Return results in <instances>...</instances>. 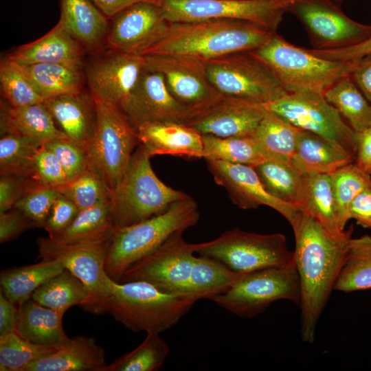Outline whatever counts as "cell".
<instances>
[{"mask_svg":"<svg viewBox=\"0 0 371 371\" xmlns=\"http://www.w3.org/2000/svg\"><path fill=\"white\" fill-rule=\"evenodd\" d=\"M183 232L175 233L152 254L131 265L118 282L144 281L164 292L210 300L244 275L210 258L195 256L194 253L203 243L186 242Z\"/></svg>","mask_w":371,"mask_h":371,"instance_id":"7a4b0ae2","label":"cell"},{"mask_svg":"<svg viewBox=\"0 0 371 371\" xmlns=\"http://www.w3.org/2000/svg\"><path fill=\"white\" fill-rule=\"evenodd\" d=\"M137 133L150 157L168 155L203 158L202 135L190 126L172 122H150L139 125Z\"/></svg>","mask_w":371,"mask_h":371,"instance_id":"7402d4cb","label":"cell"},{"mask_svg":"<svg viewBox=\"0 0 371 371\" xmlns=\"http://www.w3.org/2000/svg\"><path fill=\"white\" fill-rule=\"evenodd\" d=\"M300 210L313 217L335 237L341 238L347 233L339 225L330 175H304Z\"/></svg>","mask_w":371,"mask_h":371,"instance_id":"f546056e","label":"cell"},{"mask_svg":"<svg viewBox=\"0 0 371 371\" xmlns=\"http://www.w3.org/2000/svg\"><path fill=\"white\" fill-rule=\"evenodd\" d=\"M267 29L239 19H216L170 23L163 38L146 50L150 54H181L205 60L253 51L272 36Z\"/></svg>","mask_w":371,"mask_h":371,"instance_id":"3957f363","label":"cell"},{"mask_svg":"<svg viewBox=\"0 0 371 371\" xmlns=\"http://www.w3.org/2000/svg\"><path fill=\"white\" fill-rule=\"evenodd\" d=\"M45 145L55 154L59 160L68 181L89 168L85 148L69 138L55 139Z\"/></svg>","mask_w":371,"mask_h":371,"instance_id":"c3c4849f","label":"cell"},{"mask_svg":"<svg viewBox=\"0 0 371 371\" xmlns=\"http://www.w3.org/2000/svg\"><path fill=\"white\" fill-rule=\"evenodd\" d=\"M205 60L211 83L223 95L265 104L287 92L269 67L251 51Z\"/></svg>","mask_w":371,"mask_h":371,"instance_id":"8fae6325","label":"cell"},{"mask_svg":"<svg viewBox=\"0 0 371 371\" xmlns=\"http://www.w3.org/2000/svg\"><path fill=\"white\" fill-rule=\"evenodd\" d=\"M106 366L104 349L95 339L78 335L23 371H105Z\"/></svg>","mask_w":371,"mask_h":371,"instance_id":"d4e9b609","label":"cell"},{"mask_svg":"<svg viewBox=\"0 0 371 371\" xmlns=\"http://www.w3.org/2000/svg\"><path fill=\"white\" fill-rule=\"evenodd\" d=\"M95 100V122L85 151L89 168L113 192L126 172L139 145L137 131L116 104Z\"/></svg>","mask_w":371,"mask_h":371,"instance_id":"ba28073f","label":"cell"},{"mask_svg":"<svg viewBox=\"0 0 371 371\" xmlns=\"http://www.w3.org/2000/svg\"><path fill=\"white\" fill-rule=\"evenodd\" d=\"M350 76L365 98L371 102V54L356 61Z\"/></svg>","mask_w":371,"mask_h":371,"instance_id":"11a10c76","label":"cell"},{"mask_svg":"<svg viewBox=\"0 0 371 371\" xmlns=\"http://www.w3.org/2000/svg\"><path fill=\"white\" fill-rule=\"evenodd\" d=\"M63 315L31 298L18 306L15 331L32 343L58 348L71 341L63 326Z\"/></svg>","mask_w":371,"mask_h":371,"instance_id":"4316f807","label":"cell"},{"mask_svg":"<svg viewBox=\"0 0 371 371\" xmlns=\"http://www.w3.org/2000/svg\"><path fill=\"white\" fill-rule=\"evenodd\" d=\"M58 190L71 201L80 211L111 199L112 194L100 175L90 168Z\"/></svg>","mask_w":371,"mask_h":371,"instance_id":"ee69618b","label":"cell"},{"mask_svg":"<svg viewBox=\"0 0 371 371\" xmlns=\"http://www.w3.org/2000/svg\"><path fill=\"white\" fill-rule=\"evenodd\" d=\"M324 97L348 121L356 133L361 132L371 126V105L350 75L345 76L335 82L324 92Z\"/></svg>","mask_w":371,"mask_h":371,"instance_id":"d590c367","label":"cell"},{"mask_svg":"<svg viewBox=\"0 0 371 371\" xmlns=\"http://www.w3.org/2000/svg\"><path fill=\"white\" fill-rule=\"evenodd\" d=\"M17 65L44 100L82 91L85 76L81 67L57 63Z\"/></svg>","mask_w":371,"mask_h":371,"instance_id":"4dcf8cb0","label":"cell"},{"mask_svg":"<svg viewBox=\"0 0 371 371\" xmlns=\"http://www.w3.org/2000/svg\"><path fill=\"white\" fill-rule=\"evenodd\" d=\"M59 193L58 188L36 183L16 202L14 207L43 227Z\"/></svg>","mask_w":371,"mask_h":371,"instance_id":"bcb514c9","label":"cell"},{"mask_svg":"<svg viewBox=\"0 0 371 371\" xmlns=\"http://www.w3.org/2000/svg\"><path fill=\"white\" fill-rule=\"evenodd\" d=\"M332 1H333L334 3H335L336 4L340 5V4L344 1V0H331Z\"/></svg>","mask_w":371,"mask_h":371,"instance_id":"94428289","label":"cell"},{"mask_svg":"<svg viewBox=\"0 0 371 371\" xmlns=\"http://www.w3.org/2000/svg\"><path fill=\"white\" fill-rule=\"evenodd\" d=\"M15 133L43 145L58 139L69 138L56 126L43 102L22 107L1 108V135Z\"/></svg>","mask_w":371,"mask_h":371,"instance_id":"f1b7e54d","label":"cell"},{"mask_svg":"<svg viewBox=\"0 0 371 371\" xmlns=\"http://www.w3.org/2000/svg\"><path fill=\"white\" fill-rule=\"evenodd\" d=\"M290 224L300 286L301 339L312 344L317 322L345 263L354 228L350 226L343 237H335L302 210Z\"/></svg>","mask_w":371,"mask_h":371,"instance_id":"6da1fadb","label":"cell"},{"mask_svg":"<svg viewBox=\"0 0 371 371\" xmlns=\"http://www.w3.org/2000/svg\"><path fill=\"white\" fill-rule=\"evenodd\" d=\"M91 1L109 19L126 7L138 2L152 1L158 3V0H91Z\"/></svg>","mask_w":371,"mask_h":371,"instance_id":"680465c9","label":"cell"},{"mask_svg":"<svg viewBox=\"0 0 371 371\" xmlns=\"http://www.w3.org/2000/svg\"><path fill=\"white\" fill-rule=\"evenodd\" d=\"M18 306L0 291V336L14 332Z\"/></svg>","mask_w":371,"mask_h":371,"instance_id":"6f0895ef","label":"cell"},{"mask_svg":"<svg viewBox=\"0 0 371 371\" xmlns=\"http://www.w3.org/2000/svg\"><path fill=\"white\" fill-rule=\"evenodd\" d=\"M355 157L339 144L313 132L301 129L291 163L303 175H331L355 162Z\"/></svg>","mask_w":371,"mask_h":371,"instance_id":"484cf974","label":"cell"},{"mask_svg":"<svg viewBox=\"0 0 371 371\" xmlns=\"http://www.w3.org/2000/svg\"><path fill=\"white\" fill-rule=\"evenodd\" d=\"M43 103L60 129L85 150L95 122V100L91 93L82 91L49 98Z\"/></svg>","mask_w":371,"mask_h":371,"instance_id":"cb8c5ba5","label":"cell"},{"mask_svg":"<svg viewBox=\"0 0 371 371\" xmlns=\"http://www.w3.org/2000/svg\"><path fill=\"white\" fill-rule=\"evenodd\" d=\"M288 12L303 25L313 49L348 47L371 36V25L352 20L331 0H299Z\"/></svg>","mask_w":371,"mask_h":371,"instance_id":"9a60e30c","label":"cell"},{"mask_svg":"<svg viewBox=\"0 0 371 371\" xmlns=\"http://www.w3.org/2000/svg\"><path fill=\"white\" fill-rule=\"evenodd\" d=\"M119 107L135 129L150 122L187 124L198 113L172 96L161 74L145 67L135 87Z\"/></svg>","mask_w":371,"mask_h":371,"instance_id":"ac0fdd59","label":"cell"},{"mask_svg":"<svg viewBox=\"0 0 371 371\" xmlns=\"http://www.w3.org/2000/svg\"><path fill=\"white\" fill-rule=\"evenodd\" d=\"M41 146L31 139L18 134H1V175H24L31 177L34 157Z\"/></svg>","mask_w":371,"mask_h":371,"instance_id":"b9f144b4","label":"cell"},{"mask_svg":"<svg viewBox=\"0 0 371 371\" xmlns=\"http://www.w3.org/2000/svg\"><path fill=\"white\" fill-rule=\"evenodd\" d=\"M31 178L40 185L56 188L68 181L59 160L45 144L38 148L34 155Z\"/></svg>","mask_w":371,"mask_h":371,"instance_id":"7dc6e473","label":"cell"},{"mask_svg":"<svg viewBox=\"0 0 371 371\" xmlns=\"http://www.w3.org/2000/svg\"><path fill=\"white\" fill-rule=\"evenodd\" d=\"M65 269L57 260H42L38 263L2 270L1 291L9 300L19 306L31 299L38 287Z\"/></svg>","mask_w":371,"mask_h":371,"instance_id":"1f68e13d","label":"cell"},{"mask_svg":"<svg viewBox=\"0 0 371 371\" xmlns=\"http://www.w3.org/2000/svg\"><path fill=\"white\" fill-rule=\"evenodd\" d=\"M251 52L273 71L287 92L311 91L320 94L342 77L350 75L356 61L333 60L313 54L274 32Z\"/></svg>","mask_w":371,"mask_h":371,"instance_id":"8992f818","label":"cell"},{"mask_svg":"<svg viewBox=\"0 0 371 371\" xmlns=\"http://www.w3.org/2000/svg\"><path fill=\"white\" fill-rule=\"evenodd\" d=\"M197 253L240 274L294 262L293 251L289 249L283 234H260L237 228L204 242Z\"/></svg>","mask_w":371,"mask_h":371,"instance_id":"30bf717a","label":"cell"},{"mask_svg":"<svg viewBox=\"0 0 371 371\" xmlns=\"http://www.w3.org/2000/svg\"><path fill=\"white\" fill-rule=\"evenodd\" d=\"M219 306L243 318H253L279 300L300 304V279L295 262L244 274L227 289L212 297Z\"/></svg>","mask_w":371,"mask_h":371,"instance_id":"9c48e42d","label":"cell"},{"mask_svg":"<svg viewBox=\"0 0 371 371\" xmlns=\"http://www.w3.org/2000/svg\"><path fill=\"white\" fill-rule=\"evenodd\" d=\"M84 49L59 23L40 38L19 47L7 58L19 65L57 63L82 68Z\"/></svg>","mask_w":371,"mask_h":371,"instance_id":"603a6c76","label":"cell"},{"mask_svg":"<svg viewBox=\"0 0 371 371\" xmlns=\"http://www.w3.org/2000/svg\"><path fill=\"white\" fill-rule=\"evenodd\" d=\"M371 289V236L352 238L334 290L348 293Z\"/></svg>","mask_w":371,"mask_h":371,"instance_id":"74e56055","label":"cell"},{"mask_svg":"<svg viewBox=\"0 0 371 371\" xmlns=\"http://www.w3.org/2000/svg\"><path fill=\"white\" fill-rule=\"evenodd\" d=\"M144 56V67L161 74L172 96L197 113L223 96L211 83L205 59L169 54Z\"/></svg>","mask_w":371,"mask_h":371,"instance_id":"2e32d148","label":"cell"},{"mask_svg":"<svg viewBox=\"0 0 371 371\" xmlns=\"http://www.w3.org/2000/svg\"><path fill=\"white\" fill-rule=\"evenodd\" d=\"M266 109L262 104L223 95L187 124L201 135L219 137L251 136Z\"/></svg>","mask_w":371,"mask_h":371,"instance_id":"44dd1931","label":"cell"},{"mask_svg":"<svg viewBox=\"0 0 371 371\" xmlns=\"http://www.w3.org/2000/svg\"><path fill=\"white\" fill-rule=\"evenodd\" d=\"M308 49L317 56L329 60L357 61L371 54V36L362 43L348 47L337 49Z\"/></svg>","mask_w":371,"mask_h":371,"instance_id":"f5cc1de1","label":"cell"},{"mask_svg":"<svg viewBox=\"0 0 371 371\" xmlns=\"http://www.w3.org/2000/svg\"><path fill=\"white\" fill-rule=\"evenodd\" d=\"M108 19L91 0H60L58 22L89 50L95 51L106 42Z\"/></svg>","mask_w":371,"mask_h":371,"instance_id":"83f0119b","label":"cell"},{"mask_svg":"<svg viewBox=\"0 0 371 371\" xmlns=\"http://www.w3.org/2000/svg\"><path fill=\"white\" fill-rule=\"evenodd\" d=\"M199 217L196 201L188 196L159 214L117 228L106 259V274L118 282L131 265L152 254L175 233L196 225Z\"/></svg>","mask_w":371,"mask_h":371,"instance_id":"5b68a950","label":"cell"},{"mask_svg":"<svg viewBox=\"0 0 371 371\" xmlns=\"http://www.w3.org/2000/svg\"><path fill=\"white\" fill-rule=\"evenodd\" d=\"M80 210L74 221L53 238H41L53 245H66L102 236L117 229L111 217V200Z\"/></svg>","mask_w":371,"mask_h":371,"instance_id":"836d02e7","label":"cell"},{"mask_svg":"<svg viewBox=\"0 0 371 371\" xmlns=\"http://www.w3.org/2000/svg\"><path fill=\"white\" fill-rule=\"evenodd\" d=\"M170 23L239 19L276 32L288 7L278 0H158Z\"/></svg>","mask_w":371,"mask_h":371,"instance_id":"5bb4252c","label":"cell"},{"mask_svg":"<svg viewBox=\"0 0 371 371\" xmlns=\"http://www.w3.org/2000/svg\"><path fill=\"white\" fill-rule=\"evenodd\" d=\"M150 155L139 145L111 194V217L117 228L128 227L165 212L188 195L163 183L154 172Z\"/></svg>","mask_w":371,"mask_h":371,"instance_id":"52a82bcc","label":"cell"},{"mask_svg":"<svg viewBox=\"0 0 371 371\" xmlns=\"http://www.w3.org/2000/svg\"><path fill=\"white\" fill-rule=\"evenodd\" d=\"M35 227H38L35 222L13 207L0 214V242L11 241L21 233Z\"/></svg>","mask_w":371,"mask_h":371,"instance_id":"816d5d0a","label":"cell"},{"mask_svg":"<svg viewBox=\"0 0 371 371\" xmlns=\"http://www.w3.org/2000/svg\"><path fill=\"white\" fill-rule=\"evenodd\" d=\"M330 175L339 225L345 229L349 220L348 207L360 192L371 188V176L354 162L339 168Z\"/></svg>","mask_w":371,"mask_h":371,"instance_id":"60d3db41","label":"cell"},{"mask_svg":"<svg viewBox=\"0 0 371 371\" xmlns=\"http://www.w3.org/2000/svg\"><path fill=\"white\" fill-rule=\"evenodd\" d=\"M170 347L158 333H147L142 343L107 365L105 371H155L164 363Z\"/></svg>","mask_w":371,"mask_h":371,"instance_id":"ab89813d","label":"cell"},{"mask_svg":"<svg viewBox=\"0 0 371 371\" xmlns=\"http://www.w3.org/2000/svg\"><path fill=\"white\" fill-rule=\"evenodd\" d=\"M203 158L255 166L267 161L251 136L219 137L202 135Z\"/></svg>","mask_w":371,"mask_h":371,"instance_id":"f35d334b","label":"cell"},{"mask_svg":"<svg viewBox=\"0 0 371 371\" xmlns=\"http://www.w3.org/2000/svg\"><path fill=\"white\" fill-rule=\"evenodd\" d=\"M80 210L69 199L59 193L44 223L48 237L53 238L64 231L76 218Z\"/></svg>","mask_w":371,"mask_h":371,"instance_id":"681fc988","label":"cell"},{"mask_svg":"<svg viewBox=\"0 0 371 371\" xmlns=\"http://www.w3.org/2000/svg\"><path fill=\"white\" fill-rule=\"evenodd\" d=\"M201 298L164 292L144 281H113L102 311L134 332H164L177 324Z\"/></svg>","mask_w":371,"mask_h":371,"instance_id":"277c9868","label":"cell"},{"mask_svg":"<svg viewBox=\"0 0 371 371\" xmlns=\"http://www.w3.org/2000/svg\"><path fill=\"white\" fill-rule=\"evenodd\" d=\"M357 134L355 164L371 176V126Z\"/></svg>","mask_w":371,"mask_h":371,"instance_id":"9f6ffc18","label":"cell"},{"mask_svg":"<svg viewBox=\"0 0 371 371\" xmlns=\"http://www.w3.org/2000/svg\"><path fill=\"white\" fill-rule=\"evenodd\" d=\"M300 130L266 110L251 137L267 160L291 162Z\"/></svg>","mask_w":371,"mask_h":371,"instance_id":"d6a6232c","label":"cell"},{"mask_svg":"<svg viewBox=\"0 0 371 371\" xmlns=\"http://www.w3.org/2000/svg\"><path fill=\"white\" fill-rule=\"evenodd\" d=\"M282 3L283 4L286 5L288 8L293 3H295L296 1L299 0H278ZM289 9V8H288Z\"/></svg>","mask_w":371,"mask_h":371,"instance_id":"91938a15","label":"cell"},{"mask_svg":"<svg viewBox=\"0 0 371 371\" xmlns=\"http://www.w3.org/2000/svg\"><path fill=\"white\" fill-rule=\"evenodd\" d=\"M88 295L84 283L65 269L38 287L32 299L44 306L65 314L74 306H82Z\"/></svg>","mask_w":371,"mask_h":371,"instance_id":"8d00e7d4","label":"cell"},{"mask_svg":"<svg viewBox=\"0 0 371 371\" xmlns=\"http://www.w3.org/2000/svg\"><path fill=\"white\" fill-rule=\"evenodd\" d=\"M262 105L266 110L293 126L321 135L355 157L357 133L323 94L311 91L286 92L278 99Z\"/></svg>","mask_w":371,"mask_h":371,"instance_id":"4fadbf2b","label":"cell"},{"mask_svg":"<svg viewBox=\"0 0 371 371\" xmlns=\"http://www.w3.org/2000/svg\"><path fill=\"white\" fill-rule=\"evenodd\" d=\"M253 167L271 196L300 210L304 175L291 162L267 160Z\"/></svg>","mask_w":371,"mask_h":371,"instance_id":"e575fe53","label":"cell"},{"mask_svg":"<svg viewBox=\"0 0 371 371\" xmlns=\"http://www.w3.org/2000/svg\"><path fill=\"white\" fill-rule=\"evenodd\" d=\"M214 181L227 191L232 201L243 210L267 205L291 223L299 209L271 196L265 188L253 166L218 160L206 161Z\"/></svg>","mask_w":371,"mask_h":371,"instance_id":"d6986e66","label":"cell"},{"mask_svg":"<svg viewBox=\"0 0 371 371\" xmlns=\"http://www.w3.org/2000/svg\"><path fill=\"white\" fill-rule=\"evenodd\" d=\"M109 19L108 48L138 56L160 41L170 24L160 5L152 1L132 4Z\"/></svg>","mask_w":371,"mask_h":371,"instance_id":"e0dca14e","label":"cell"},{"mask_svg":"<svg viewBox=\"0 0 371 371\" xmlns=\"http://www.w3.org/2000/svg\"><path fill=\"white\" fill-rule=\"evenodd\" d=\"M36 183L28 176L1 175L0 214L12 209L16 202Z\"/></svg>","mask_w":371,"mask_h":371,"instance_id":"f907efd6","label":"cell"},{"mask_svg":"<svg viewBox=\"0 0 371 371\" xmlns=\"http://www.w3.org/2000/svg\"><path fill=\"white\" fill-rule=\"evenodd\" d=\"M144 56L110 50L90 63L85 78L94 99L118 106L135 87L144 67Z\"/></svg>","mask_w":371,"mask_h":371,"instance_id":"ffe728a7","label":"cell"},{"mask_svg":"<svg viewBox=\"0 0 371 371\" xmlns=\"http://www.w3.org/2000/svg\"><path fill=\"white\" fill-rule=\"evenodd\" d=\"M115 231L66 245H50L41 238L37 241L42 260L60 262L84 283L89 295L80 307L91 313H103V304L111 293L113 280L105 271V262Z\"/></svg>","mask_w":371,"mask_h":371,"instance_id":"7c38bea8","label":"cell"},{"mask_svg":"<svg viewBox=\"0 0 371 371\" xmlns=\"http://www.w3.org/2000/svg\"><path fill=\"white\" fill-rule=\"evenodd\" d=\"M0 84L2 94L12 107H22L45 100L19 65L8 58L1 63Z\"/></svg>","mask_w":371,"mask_h":371,"instance_id":"f6af8a7d","label":"cell"},{"mask_svg":"<svg viewBox=\"0 0 371 371\" xmlns=\"http://www.w3.org/2000/svg\"><path fill=\"white\" fill-rule=\"evenodd\" d=\"M56 349L32 343L16 331L0 336V370L23 371L29 364Z\"/></svg>","mask_w":371,"mask_h":371,"instance_id":"7bdbcfd3","label":"cell"},{"mask_svg":"<svg viewBox=\"0 0 371 371\" xmlns=\"http://www.w3.org/2000/svg\"><path fill=\"white\" fill-rule=\"evenodd\" d=\"M349 220L355 219L363 227L371 229V188L360 192L348 207Z\"/></svg>","mask_w":371,"mask_h":371,"instance_id":"db71d44e","label":"cell"}]
</instances>
